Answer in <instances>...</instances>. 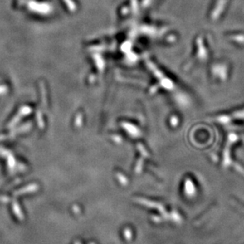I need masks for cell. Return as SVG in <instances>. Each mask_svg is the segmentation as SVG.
I'll return each instance as SVG.
<instances>
[{
	"label": "cell",
	"mask_w": 244,
	"mask_h": 244,
	"mask_svg": "<svg viewBox=\"0 0 244 244\" xmlns=\"http://www.w3.org/2000/svg\"><path fill=\"white\" fill-rule=\"evenodd\" d=\"M244 118V110H240V111H237L234 114H230V115H224L218 118V120H220L221 122H228L231 120H233V119H241Z\"/></svg>",
	"instance_id": "1"
}]
</instances>
